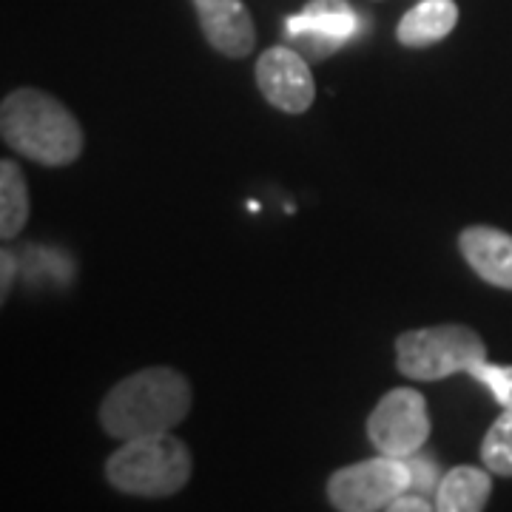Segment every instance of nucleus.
I'll list each match as a JSON object with an SVG mask.
<instances>
[{"mask_svg": "<svg viewBox=\"0 0 512 512\" xmlns=\"http://www.w3.org/2000/svg\"><path fill=\"white\" fill-rule=\"evenodd\" d=\"M191 453L171 433L128 439L106 464L109 481L126 495L165 498L183 490L191 478Z\"/></svg>", "mask_w": 512, "mask_h": 512, "instance_id": "3", "label": "nucleus"}, {"mask_svg": "<svg viewBox=\"0 0 512 512\" xmlns=\"http://www.w3.org/2000/svg\"><path fill=\"white\" fill-rule=\"evenodd\" d=\"M356 12L348 0H311L302 15L285 20L288 40L311 60L339 52L356 35Z\"/></svg>", "mask_w": 512, "mask_h": 512, "instance_id": "7", "label": "nucleus"}, {"mask_svg": "<svg viewBox=\"0 0 512 512\" xmlns=\"http://www.w3.org/2000/svg\"><path fill=\"white\" fill-rule=\"evenodd\" d=\"M470 376L484 384L501 407H512V365H490L484 359L470 370Z\"/></svg>", "mask_w": 512, "mask_h": 512, "instance_id": "15", "label": "nucleus"}, {"mask_svg": "<svg viewBox=\"0 0 512 512\" xmlns=\"http://www.w3.org/2000/svg\"><path fill=\"white\" fill-rule=\"evenodd\" d=\"M413 476L404 458L379 456L333 473L328 481L330 504L342 512L387 510L410 490Z\"/></svg>", "mask_w": 512, "mask_h": 512, "instance_id": "5", "label": "nucleus"}, {"mask_svg": "<svg viewBox=\"0 0 512 512\" xmlns=\"http://www.w3.org/2000/svg\"><path fill=\"white\" fill-rule=\"evenodd\" d=\"M481 461L493 476H512V407H504L481 441Z\"/></svg>", "mask_w": 512, "mask_h": 512, "instance_id": "14", "label": "nucleus"}, {"mask_svg": "<svg viewBox=\"0 0 512 512\" xmlns=\"http://www.w3.org/2000/svg\"><path fill=\"white\" fill-rule=\"evenodd\" d=\"M208 43L228 57L251 55L256 43L254 20L242 0H191Z\"/></svg>", "mask_w": 512, "mask_h": 512, "instance_id": "9", "label": "nucleus"}, {"mask_svg": "<svg viewBox=\"0 0 512 512\" xmlns=\"http://www.w3.org/2000/svg\"><path fill=\"white\" fill-rule=\"evenodd\" d=\"M29 220V188L18 163H0V237H18Z\"/></svg>", "mask_w": 512, "mask_h": 512, "instance_id": "13", "label": "nucleus"}, {"mask_svg": "<svg viewBox=\"0 0 512 512\" xmlns=\"http://www.w3.org/2000/svg\"><path fill=\"white\" fill-rule=\"evenodd\" d=\"M191 410V384L171 367H148L109 390L100 424L114 439L171 433Z\"/></svg>", "mask_w": 512, "mask_h": 512, "instance_id": "1", "label": "nucleus"}, {"mask_svg": "<svg viewBox=\"0 0 512 512\" xmlns=\"http://www.w3.org/2000/svg\"><path fill=\"white\" fill-rule=\"evenodd\" d=\"M0 262H3V288H0V296L6 299L9 296V285H12V279H15V256L9 254V251H3V256H0Z\"/></svg>", "mask_w": 512, "mask_h": 512, "instance_id": "18", "label": "nucleus"}, {"mask_svg": "<svg viewBox=\"0 0 512 512\" xmlns=\"http://www.w3.org/2000/svg\"><path fill=\"white\" fill-rule=\"evenodd\" d=\"M390 512H430V510H436V504H430L424 495L419 493H402L390 507H387Z\"/></svg>", "mask_w": 512, "mask_h": 512, "instance_id": "17", "label": "nucleus"}, {"mask_svg": "<svg viewBox=\"0 0 512 512\" xmlns=\"http://www.w3.org/2000/svg\"><path fill=\"white\" fill-rule=\"evenodd\" d=\"M493 493L490 470L476 467H456L447 476H441L436 490V510L439 512H478L487 507Z\"/></svg>", "mask_w": 512, "mask_h": 512, "instance_id": "12", "label": "nucleus"}, {"mask_svg": "<svg viewBox=\"0 0 512 512\" xmlns=\"http://www.w3.org/2000/svg\"><path fill=\"white\" fill-rule=\"evenodd\" d=\"M458 6L453 0H421L419 6H413L399 23L396 37L399 43L410 49H421L430 43H439L456 29Z\"/></svg>", "mask_w": 512, "mask_h": 512, "instance_id": "11", "label": "nucleus"}, {"mask_svg": "<svg viewBox=\"0 0 512 512\" xmlns=\"http://www.w3.org/2000/svg\"><path fill=\"white\" fill-rule=\"evenodd\" d=\"M367 433L382 456L410 458L421 453L430 436L427 402L419 390H390L367 419Z\"/></svg>", "mask_w": 512, "mask_h": 512, "instance_id": "6", "label": "nucleus"}, {"mask_svg": "<svg viewBox=\"0 0 512 512\" xmlns=\"http://www.w3.org/2000/svg\"><path fill=\"white\" fill-rule=\"evenodd\" d=\"M256 83L265 100L288 114H302L313 106V74L305 55L291 46H274L256 63Z\"/></svg>", "mask_w": 512, "mask_h": 512, "instance_id": "8", "label": "nucleus"}, {"mask_svg": "<svg viewBox=\"0 0 512 512\" xmlns=\"http://www.w3.org/2000/svg\"><path fill=\"white\" fill-rule=\"evenodd\" d=\"M484 359V339L464 325L407 330L396 339L399 370L416 382H439L453 373H470Z\"/></svg>", "mask_w": 512, "mask_h": 512, "instance_id": "4", "label": "nucleus"}, {"mask_svg": "<svg viewBox=\"0 0 512 512\" xmlns=\"http://www.w3.org/2000/svg\"><path fill=\"white\" fill-rule=\"evenodd\" d=\"M0 131L6 146L40 165H69L83 151L72 111L40 89H18L3 100Z\"/></svg>", "mask_w": 512, "mask_h": 512, "instance_id": "2", "label": "nucleus"}, {"mask_svg": "<svg viewBox=\"0 0 512 512\" xmlns=\"http://www.w3.org/2000/svg\"><path fill=\"white\" fill-rule=\"evenodd\" d=\"M461 256L470 262V268L476 271L484 282H490L495 288L512 291V237L490 228V225H473L464 228L458 237Z\"/></svg>", "mask_w": 512, "mask_h": 512, "instance_id": "10", "label": "nucleus"}, {"mask_svg": "<svg viewBox=\"0 0 512 512\" xmlns=\"http://www.w3.org/2000/svg\"><path fill=\"white\" fill-rule=\"evenodd\" d=\"M407 461V467H410V476H413V484H410V490H416L419 495L433 493V490H439V481L441 473L439 467H436V461L433 458H424V456H410L404 458Z\"/></svg>", "mask_w": 512, "mask_h": 512, "instance_id": "16", "label": "nucleus"}]
</instances>
